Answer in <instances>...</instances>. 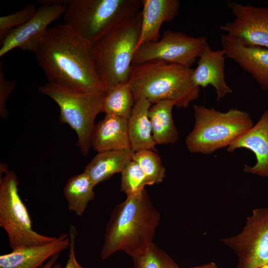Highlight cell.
Instances as JSON below:
<instances>
[{
	"instance_id": "cell-28",
	"label": "cell",
	"mask_w": 268,
	"mask_h": 268,
	"mask_svg": "<svg viewBox=\"0 0 268 268\" xmlns=\"http://www.w3.org/2000/svg\"><path fill=\"white\" fill-rule=\"evenodd\" d=\"M16 85L14 80H8L4 78L2 70V62L0 64V116L3 119L7 117L6 101L10 93L14 90Z\"/></svg>"
},
{
	"instance_id": "cell-27",
	"label": "cell",
	"mask_w": 268,
	"mask_h": 268,
	"mask_svg": "<svg viewBox=\"0 0 268 268\" xmlns=\"http://www.w3.org/2000/svg\"><path fill=\"white\" fill-rule=\"evenodd\" d=\"M37 9L33 4H28L22 9L13 13L0 17V42L13 29L19 27L29 20Z\"/></svg>"
},
{
	"instance_id": "cell-31",
	"label": "cell",
	"mask_w": 268,
	"mask_h": 268,
	"mask_svg": "<svg viewBox=\"0 0 268 268\" xmlns=\"http://www.w3.org/2000/svg\"><path fill=\"white\" fill-rule=\"evenodd\" d=\"M190 268H218V267L214 262H211L202 265L191 267Z\"/></svg>"
},
{
	"instance_id": "cell-19",
	"label": "cell",
	"mask_w": 268,
	"mask_h": 268,
	"mask_svg": "<svg viewBox=\"0 0 268 268\" xmlns=\"http://www.w3.org/2000/svg\"><path fill=\"white\" fill-rule=\"evenodd\" d=\"M151 105L145 98L135 100L128 120L131 148L134 152L142 150L156 151L149 117Z\"/></svg>"
},
{
	"instance_id": "cell-25",
	"label": "cell",
	"mask_w": 268,
	"mask_h": 268,
	"mask_svg": "<svg viewBox=\"0 0 268 268\" xmlns=\"http://www.w3.org/2000/svg\"><path fill=\"white\" fill-rule=\"evenodd\" d=\"M132 259L134 268H180L169 255L154 243L143 253Z\"/></svg>"
},
{
	"instance_id": "cell-26",
	"label": "cell",
	"mask_w": 268,
	"mask_h": 268,
	"mask_svg": "<svg viewBox=\"0 0 268 268\" xmlns=\"http://www.w3.org/2000/svg\"><path fill=\"white\" fill-rule=\"evenodd\" d=\"M121 191L127 196L137 194L149 185L147 177L139 165L132 160L121 173Z\"/></svg>"
},
{
	"instance_id": "cell-9",
	"label": "cell",
	"mask_w": 268,
	"mask_h": 268,
	"mask_svg": "<svg viewBox=\"0 0 268 268\" xmlns=\"http://www.w3.org/2000/svg\"><path fill=\"white\" fill-rule=\"evenodd\" d=\"M220 241L237 256L235 268H259L268 265V205L253 209L239 233Z\"/></svg>"
},
{
	"instance_id": "cell-13",
	"label": "cell",
	"mask_w": 268,
	"mask_h": 268,
	"mask_svg": "<svg viewBox=\"0 0 268 268\" xmlns=\"http://www.w3.org/2000/svg\"><path fill=\"white\" fill-rule=\"evenodd\" d=\"M220 41L226 58L234 61L262 90L268 91V49L244 46L224 33L221 34Z\"/></svg>"
},
{
	"instance_id": "cell-24",
	"label": "cell",
	"mask_w": 268,
	"mask_h": 268,
	"mask_svg": "<svg viewBox=\"0 0 268 268\" xmlns=\"http://www.w3.org/2000/svg\"><path fill=\"white\" fill-rule=\"evenodd\" d=\"M132 160L136 162L145 174L149 185L161 183L166 170L156 151L142 150L134 153Z\"/></svg>"
},
{
	"instance_id": "cell-23",
	"label": "cell",
	"mask_w": 268,
	"mask_h": 268,
	"mask_svg": "<svg viewBox=\"0 0 268 268\" xmlns=\"http://www.w3.org/2000/svg\"><path fill=\"white\" fill-rule=\"evenodd\" d=\"M134 102L129 81L119 83L107 91L102 112L128 119Z\"/></svg>"
},
{
	"instance_id": "cell-12",
	"label": "cell",
	"mask_w": 268,
	"mask_h": 268,
	"mask_svg": "<svg viewBox=\"0 0 268 268\" xmlns=\"http://www.w3.org/2000/svg\"><path fill=\"white\" fill-rule=\"evenodd\" d=\"M35 15L24 24L13 29L0 42V57L13 49L33 52L49 25L64 14L67 1L45 0Z\"/></svg>"
},
{
	"instance_id": "cell-15",
	"label": "cell",
	"mask_w": 268,
	"mask_h": 268,
	"mask_svg": "<svg viewBox=\"0 0 268 268\" xmlns=\"http://www.w3.org/2000/svg\"><path fill=\"white\" fill-rule=\"evenodd\" d=\"M225 58L222 49L213 51L207 44L199 57L197 66L193 72L194 83L199 87L212 86L216 91L217 101L233 92L225 80Z\"/></svg>"
},
{
	"instance_id": "cell-14",
	"label": "cell",
	"mask_w": 268,
	"mask_h": 268,
	"mask_svg": "<svg viewBox=\"0 0 268 268\" xmlns=\"http://www.w3.org/2000/svg\"><path fill=\"white\" fill-rule=\"evenodd\" d=\"M241 148L252 151L256 158L254 165L245 164L244 171L268 178V109L255 125L229 145L227 150L232 152Z\"/></svg>"
},
{
	"instance_id": "cell-5",
	"label": "cell",
	"mask_w": 268,
	"mask_h": 268,
	"mask_svg": "<svg viewBox=\"0 0 268 268\" xmlns=\"http://www.w3.org/2000/svg\"><path fill=\"white\" fill-rule=\"evenodd\" d=\"M193 108L195 124L185 139L191 153L208 154L227 147L253 126L250 115L236 108L225 112L198 104Z\"/></svg>"
},
{
	"instance_id": "cell-30",
	"label": "cell",
	"mask_w": 268,
	"mask_h": 268,
	"mask_svg": "<svg viewBox=\"0 0 268 268\" xmlns=\"http://www.w3.org/2000/svg\"><path fill=\"white\" fill-rule=\"evenodd\" d=\"M59 257V253L56 254L52 256L46 264L41 268H52L54 264L57 261Z\"/></svg>"
},
{
	"instance_id": "cell-18",
	"label": "cell",
	"mask_w": 268,
	"mask_h": 268,
	"mask_svg": "<svg viewBox=\"0 0 268 268\" xmlns=\"http://www.w3.org/2000/svg\"><path fill=\"white\" fill-rule=\"evenodd\" d=\"M127 119L113 115H105L95 126L91 147L100 152L131 149Z\"/></svg>"
},
{
	"instance_id": "cell-16",
	"label": "cell",
	"mask_w": 268,
	"mask_h": 268,
	"mask_svg": "<svg viewBox=\"0 0 268 268\" xmlns=\"http://www.w3.org/2000/svg\"><path fill=\"white\" fill-rule=\"evenodd\" d=\"M180 7L178 0H142L141 27L135 52L142 45L159 40L161 25L173 20Z\"/></svg>"
},
{
	"instance_id": "cell-2",
	"label": "cell",
	"mask_w": 268,
	"mask_h": 268,
	"mask_svg": "<svg viewBox=\"0 0 268 268\" xmlns=\"http://www.w3.org/2000/svg\"><path fill=\"white\" fill-rule=\"evenodd\" d=\"M160 219L145 189L127 196L110 216L101 258L106 260L120 251L132 258L141 254L153 243Z\"/></svg>"
},
{
	"instance_id": "cell-21",
	"label": "cell",
	"mask_w": 268,
	"mask_h": 268,
	"mask_svg": "<svg viewBox=\"0 0 268 268\" xmlns=\"http://www.w3.org/2000/svg\"><path fill=\"white\" fill-rule=\"evenodd\" d=\"M175 103L171 100H162L152 104L149 110L152 135L155 143L172 144L178 142L179 133L172 118L173 108Z\"/></svg>"
},
{
	"instance_id": "cell-17",
	"label": "cell",
	"mask_w": 268,
	"mask_h": 268,
	"mask_svg": "<svg viewBox=\"0 0 268 268\" xmlns=\"http://www.w3.org/2000/svg\"><path fill=\"white\" fill-rule=\"evenodd\" d=\"M67 233L52 242L26 247L0 256V268H37L48 259L69 247Z\"/></svg>"
},
{
	"instance_id": "cell-32",
	"label": "cell",
	"mask_w": 268,
	"mask_h": 268,
	"mask_svg": "<svg viewBox=\"0 0 268 268\" xmlns=\"http://www.w3.org/2000/svg\"><path fill=\"white\" fill-rule=\"evenodd\" d=\"M259 268H268V265H265L263 267H261Z\"/></svg>"
},
{
	"instance_id": "cell-10",
	"label": "cell",
	"mask_w": 268,
	"mask_h": 268,
	"mask_svg": "<svg viewBox=\"0 0 268 268\" xmlns=\"http://www.w3.org/2000/svg\"><path fill=\"white\" fill-rule=\"evenodd\" d=\"M208 44L206 37H194L171 30L163 32L160 40L142 45L135 52L133 65L152 61L191 67Z\"/></svg>"
},
{
	"instance_id": "cell-4",
	"label": "cell",
	"mask_w": 268,
	"mask_h": 268,
	"mask_svg": "<svg viewBox=\"0 0 268 268\" xmlns=\"http://www.w3.org/2000/svg\"><path fill=\"white\" fill-rule=\"evenodd\" d=\"M141 10L89 45L91 57L106 91L129 80L138 41Z\"/></svg>"
},
{
	"instance_id": "cell-1",
	"label": "cell",
	"mask_w": 268,
	"mask_h": 268,
	"mask_svg": "<svg viewBox=\"0 0 268 268\" xmlns=\"http://www.w3.org/2000/svg\"><path fill=\"white\" fill-rule=\"evenodd\" d=\"M33 53L48 82L87 92L106 93L89 44L64 23L49 27Z\"/></svg>"
},
{
	"instance_id": "cell-3",
	"label": "cell",
	"mask_w": 268,
	"mask_h": 268,
	"mask_svg": "<svg viewBox=\"0 0 268 268\" xmlns=\"http://www.w3.org/2000/svg\"><path fill=\"white\" fill-rule=\"evenodd\" d=\"M193 69L161 61L133 65L129 81L134 101L171 100L178 108H187L200 94L192 80Z\"/></svg>"
},
{
	"instance_id": "cell-7",
	"label": "cell",
	"mask_w": 268,
	"mask_h": 268,
	"mask_svg": "<svg viewBox=\"0 0 268 268\" xmlns=\"http://www.w3.org/2000/svg\"><path fill=\"white\" fill-rule=\"evenodd\" d=\"M38 90L59 106L61 122L75 132L76 145L81 154L87 155L91 148L95 120L102 112L106 92H87L48 82Z\"/></svg>"
},
{
	"instance_id": "cell-8",
	"label": "cell",
	"mask_w": 268,
	"mask_h": 268,
	"mask_svg": "<svg viewBox=\"0 0 268 268\" xmlns=\"http://www.w3.org/2000/svg\"><path fill=\"white\" fill-rule=\"evenodd\" d=\"M0 226L7 234L12 251L52 242L57 237L45 236L34 231L27 209L18 192V180L13 171L0 164Z\"/></svg>"
},
{
	"instance_id": "cell-11",
	"label": "cell",
	"mask_w": 268,
	"mask_h": 268,
	"mask_svg": "<svg viewBox=\"0 0 268 268\" xmlns=\"http://www.w3.org/2000/svg\"><path fill=\"white\" fill-rule=\"evenodd\" d=\"M227 5L235 18L220 26L230 37L248 47L268 49V7L228 1Z\"/></svg>"
},
{
	"instance_id": "cell-22",
	"label": "cell",
	"mask_w": 268,
	"mask_h": 268,
	"mask_svg": "<svg viewBox=\"0 0 268 268\" xmlns=\"http://www.w3.org/2000/svg\"><path fill=\"white\" fill-rule=\"evenodd\" d=\"M95 186L84 172L69 178L63 189V194L69 211L82 216L88 203L95 196Z\"/></svg>"
},
{
	"instance_id": "cell-20",
	"label": "cell",
	"mask_w": 268,
	"mask_h": 268,
	"mask_svg": "<svg viewBox=\"0 0 268 268\" xmlns=\"http://www.w3.org/2000/svg\"><path fill=\"white\" fill-rule=\"evenodd\" d=\"M132 149L105 151L98 153L84 167L83 172L95 186L116 173H121L132 160Z\"/></svg>"
},
{
	"instance_id": "cell-29",
	"label": "cell",
	"mask_w": 268,
	"mask_h": 268,
	"mask_svg": "<svg viewBox=\"0 0 268 268\" xmlns=\"http://www.w3.org/2000/svg\"><path fill=\"white\" fill-rule=\"evenodd\" d=\"M68 232L69 240L68 258L64 268H84L77 262L75 257V244L77 234V230L75 226L72 224H70Z\"/></svg>"
},
{
	"instance_id": "cell-6",
	"label": "cell",
	"mask_w": 268,
	"mask_h": 268,
	"mask_svg": "<svg viewBox=\"0 0 268 268\" xmlns=\"http://www.w3.org/2000/svg\"><path fill=\"white\" fill-rule=\"evenodd\" d=\"M142 8V0H70L64 24L89 45Z\"/></svg>"
}]
</instances>
